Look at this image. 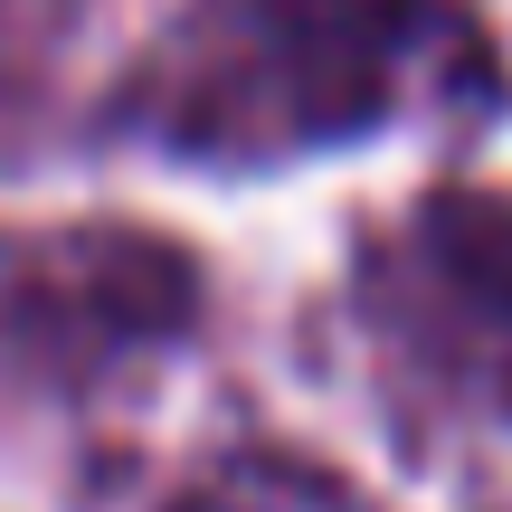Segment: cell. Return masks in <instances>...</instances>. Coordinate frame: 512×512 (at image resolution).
<instances>
[{"instance_id":"obj_1","label":"cell","mask_w":512,"mask_h":512,"mask_svg":"<svg viewBox=\"0 0 512 512\" xmlns=\"http://www.w3.org/2000/svg\"><path fill=\"white\" fill-rule=\"evenodd\" d=\"M475 0H190L124 86V133L181 162H294L418 105H494Z\"/></svg>"},{"instance_id":"obj_2","label":"cell","mask_w":512,"mask_h":512,"mask_svg":"<svg viewBox=\"0 0 512 512\" xmlns=\"http://www.w3.org/2000/svg\"><path fill=\"white\" fill-rule=\"evenodd\" d=\"M361 323L399 408L512 418V200L437 190L361 256Z\"/></svg>"},{"instance_id":"obj_3","label":"cell","mask_w":512,"mask_h":512,"mask_svg":"<svg viewBox=\"0 0 512 512\" xmlns=\"http://www.w3.org/2000/svg\"><path fill=\"white\" fill-rule=\"evenodd\" d=\"M200 275L152 228H38L0 238V389H76L190 332Z\"/></svg>"},{"instance_id":"obj_4","label":"cell","mask_w":512,"mask_h":512,"mask_svg":"<svg viewBox=\"0 0 512 512\" xmlns=\"http://www.w3.org/2000/svg\"><path fill=\"white\" fill-rule=\"evenodd\" d=\"M181 512H361V503H351L332 475L294 465V456H238V465H219L209 484H190Z\"/></svg>"}]
</instances>
